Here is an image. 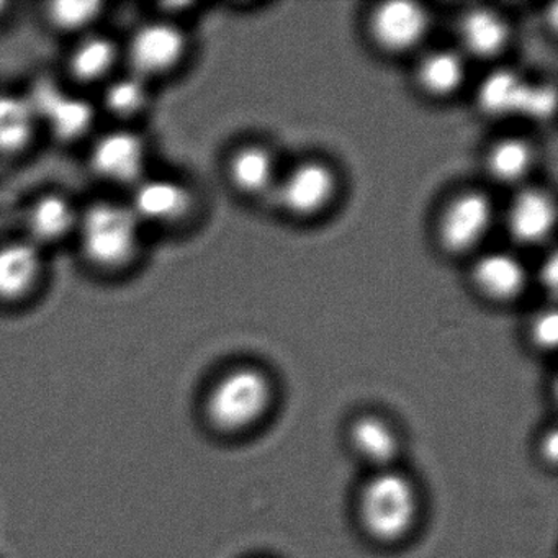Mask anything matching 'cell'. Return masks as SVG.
I'll return each mask as SVG.
<instances>
[{"label": "cell", "instance_id": "obj_9", "mask_svg": "<svg viewBox=\"0 0 558 558\" xmlns=\"http://www.w3.org/2000/svg\"><path fill=\"white\" fill-rule=\"evenodd\" d=\"M429 28V12L411 0L384 2L372 12L368 24L375 44L393 54L414 50L426 38Z\"/></svg>", "mask_w": 558, "mask_h": 558}, {"label": "cell", "instance_id": "obj_15", "mask_svg": "<svg viewBox=\"0 0 558 558\" xmlns=\"http://www.w3.org/2000/svg\"><path fill=\"white\" fill-rule=\"evenodd\" d=\"M473 282L480 292L496 302L518 299L527 283L524 264L511 253L495 251L476 260L472 272Z\"/></svg>", "mask_w": 558, "mask_h": 558}, {"label": "cell", "instance_id": "obj_14", "mask_svg": "<svg viewBox=\"0 0 558 558\" xmlns=\"http://www.w3.org/2000/svg\"><path fill=\"white\" fill-rule=\"evenodd\" d=\"M123 50L113 38L102 34L83 35L68 54L66 71L81 86L106 84L116 76Z\"/></svg>", "mask_w": 558, "mask_h": 558}, {"label": "cell", "instance_id": "obj_10", "mask_svg": "<svg viewBox=\"0 0 558 558\" xmlns=\"http://www.w3.org/2000/svg\"><path fill=\"white\" fill-rule=\"evenodd\" d=\"M277 198L293 217L308 218L322 214L336 195L338 179L325 162H300L282 181L277 182Z\"/></svg>", "mask_w": 558, "mask_h": 558}, {"label": "cell", "instance_id": "obj_22", "mask_svg": "<svg viewBox=\"0 0 558 558\" xmlns=\"http://www.w3.org/2000/svg\"><path fill=\"white\" fill-rule=\"evenodd\" d=\"M534 148L521 138L495 143L486 156L489 175L501 184H519L534 168Z\"/></svg>", "mask_w": 558, "mask_h": 558}, {"label": "cell", "instance_id": "obj_2", "mask_svg": "<svg viewBox=\"0 0 558 558\" xmlns=\"http://www.w3.org/2000/svg\"><path fill=\"white\" fill-rule=\"evenodd\" d=\"M272 388L263 372L241 367L228 372L211 388L207 398V416L217 429L236 433L246 429L266 413Z\"/></svg>", "mask_w": 558, "mask_h": 558}, {"label": "cell", "instance_id": "obj_4", "mask_svg": "<svg viewBox=\"0 0 558 558\" xmlns=\"http://www.w3.org/2000/svg\"><path fill=\"white\" fill-rule=\"evenodd\" d=\"M189 50L185 32L174 22L153 21L140 25L123 48V60L130 73L153 83L172 73L184 61Z\"/></svg>", "mask_w": 558, "mask_h": 558}, {"label": "cell", "instance_id": "obj_18", "mask_svg": "<svg viewBox=\"0 0 558 558\" xmlns=\"http://www.w3.org/2000/svg\"><path fill=\"white\" fill-rule=\"evenodd\" d=\"M228 171L234 187L246 195H263L277 185L276 159L263 146L238 149Z\"/></svg>", "mask_w": 558, "mask_h": 558}, {"label": "cell", "instance_id": "obj_12", "mask_svg": "<svg viewBox=\"0 0 558 558\" xmlns=\"http://www.w3.org/2000/svg\"><path fill=\"white\" fill-rule=\"evenodd\" d=\"M80 215V208L68 195L60 192L38 195L25 210L24 238L45 251L76 234Z\"/></svg>", "mask_w": 558, "mask_h": 558}, {"label": "cell", "instance_id": "obj_13", "mask_svg": "<svg viewBox=\"0 0 558 558\" xmlns=\"http://www.w3.org/2000/svg\"><path fill=\"white\" fill-rule=\"evenodd\" d=\"M557 208L554 198L541 189H524L512 197L506 210V228L512 240L537 244L547 240L555 228Z\"/></svg>", "mask_w": 558, "mask_h": 558}, {"label": "cell", "instance_id": "obj_20", "mask_svg": "<svg viewBox=\"0 0 558 558\" xmlns=\"http://www.w3.org/2000/svg\"><path fill=\"white\" fill-rule=\"evenodd\" d=\"M465 76V61L453 50L430 51L417 68V83L434 97L452 96Z\"/></svg>", "mask_w": 558, "mask_h": 558}, {"label": "cell", "instance_id": "obj_26", "mask_svg": "<svg viewBox=\"0 0 558 558\" xmlns=\"http://www.w3.org/2000/svg\"><path fill=\"white\" fill-rule=\"evenodd\" d=\"M531 338L537 348L554 349L558 339V316L555 310H544L532 319Z\"/></svg>", "mask_w": 558, "mask_h": 558}, {"label": "cell", "instance_id": "obj_23", "mask_svg": "<svg viewBox=\"0 0 558 558\" xmlns=\"http://www.w3.org/2000/svg\"><path fill=\"white\" fill-rule=\"evenodd\" d=\"M351 442L362 459L384 469L398 450L393 429L380 417L375 416H362L352 424Z\"/></svg>", "mask_w": 558, "mask_h": 558}, {"label": "cell", "instance_id": "obj_1", "mask_svg": "<svg viewBox=\"0 0 558 558\" xmlns=\"http://www.w3.org/2000/svg\"><path fill=\"white\" fill-rule=\"evenodd\" d=\"M143 228L129 204L100 201L81 210L74 236L89 266L117 272L138 259Z\"/></svg>", "mask_w": 558, "mask_h": 558}, {"label": "cell", "instance_id": "obj_19", "mask_svg": "<svg viewBox=\"0 0 558 558\" xmlns=\"http://www.w3.org/2000/svg\"><path fill=\"white\" fill-rule=\"evenodd\" d=\"M151 83L133 73L116 74L104 84L102 106L113 119L130 122L145 116L151 106Z\"/></svg>", "mask_w": 558, "mask_h": 558}, {"label": "cell", "instance_id": "obj_21", "mask_svg": "<svg viewBox=\"0 0 558 558\" xmlns=\"http://www.w3.org/2000/svg\"><path fill=\"white\" fill-rule=\"evenodd\" d=\"M527 83L508 70L488 74L478 87V107L493 117L511 116L521 112Z\"/></svg>", "mask_w": 558, "mask_h": 558}, {"label": "cell", "instance_id": "obj_28", "mask_svg": "<svg viewBox=\"0 0 558 558\" xmlns=\"http://www.w3.org/2000/svg\"><path fill=\"white\" fill-rule=\"evenodd\" d=\"M557 433L551 430L544 444V446H547L545 447V459L550 460V462H555V460H557Z\"/></svg>", "mask_w": 558, "mask_h": 558}, {"label": "cell", "instance_id": "obj_17", "mask_svg": "<svg viewBox=\"0 0 558 558\" xmlns=\"http://www.w3.org/2000/svg\"><path fill=\"white\" fill-rule=\"evenodd\" d=\"M463 48L476 58H493L505 50L509 41V25L492 9H473L460 21Z\"/></svg>", "mask_w": 558, "mask_h": 558}, {"label": "cell", "instance_id": "obj_6", "mask_svg": "<svg viewBox=\"0 0 558 558\" xmlns=\"http://www.w3.org/2000/svg\"><path fill=\"white\" fill-rule=\"evenodd\" d=\"M40 125L61 143L84 138L96 123V107L84 97L61 89L53 80H38L27 93Z\"/></svg>", "mask_w": 558, "mask_h": 558}, {"label": "cell", "instance_id": "obj_5", "mask_svg": "<svg viewBox=\"0 0 558 558\" xmlns=\"http://www.w3.org/2000/svg\"><path fill=\"white\" fill-rule=\"evenodd\" d=\"M148 143L135 130L117 129L97 136L90 146L94 174L112 185L135 187L148 168Z\"/></svg>", "mask_w": 558, "mask_h": 558}, {"label": "cell", "instance_id": "obj_11", "mask_svg": "<svg viewBox=\"0 0 558 558\" xmlns=\"http://www.w3.org/2000/svg\"><path fill=\"white\" fill-rule=\"evenodd\" d=\"M45 251L31 241L0 244V303L14 305L27 300L41 283Z\"/></svg>", "mask_w": 558, "mask_h": 558}, {"label": "cell", "instance_id": "obj_27", "mask_svg": "<svg viewBox=\"0 0 558 558\" xmlns=\"http://www.w3.org/2000/svg\"><path fill=\"white\" fill-rule=\"evenodd\" d=\"M557 276H558V263L557 256L554 253L544 260L541 269H538V280H541L542 287L548 292H555L557 289Z\"/></svg>", "mask_w": 558, "mask_h": 558}, {"label": "cell", "instance_id": "obj_7", "mask_svg": "<svg viewBox=\"0 0 558 558\" xmlns=\"http://www.w3.org/2000/svg\"><path fill=\"white\" fill-rule=\"evenodd\" d=\"M495 221V207L488 195L478 191L457 195L439 221V240L450 254H465L482 244Z\"/></svg>", "mask_w": 558, "mask_h": 558}, {"label": "cell", "instance_id": "obj_29", "mask_svg": "<svg viewBox=\"0 0 558 558\" xmlns=\"http://www.w3.org/2000/svg\"><path fill=\"white\" fill-rule=\"evenodd\" d=\"M9 8H11V5L5 4V2H0V19L5 17V12H8Z\"/></svg>", "mask_w": 558, "mask_h": 558}, {"label": "cell", "instance_id": "obj_8", "mask_svg": "<svg viewBox=\"0 0 558 558\" xmlns=\"http://www.w3.org/2000/svg\"><path fill=\"white\" fill-rule=\"evenodd\" d=\"M130 191L132 197L126 204L143 227H175L194 210V194L178 179L146 175Z\"/></svg>", "mask_w": 558, "mask_h": 558}, {"label": "cell", "instance_id": "obj_16", "mask_svg": "<svg viewBox=\"0 0 558 558\" xmlns=\"http://www.w3.org/2000/svg\"><path fill=\"white\" fill-rule=\"evenodd\" d=\"M38 129L40 120L27 94L0 93V156L22 155Z\"/></svg>", "mask_w": 558, "mask_h": 558}, {"label": "cell", "instance_id": "obj_25", "mask_svg": "<svg viewBox=\"0 0 558 558\" xmlns=\"http://www.w3.org/2000/svg\"><path fill=\"white\" fill-rule=\"evenodd\" d=\"M554 107L555 93L551 87L527 84L519 113L535 120H547L554 112Z\"/></svg>", "mask_w": 558, "mask_h": 558}, {"label": "cell", "instance_id": "obj_3", "mask_svg": "<svg viewBox=\"0 0 558 558\" xmlns=\"http://www.w3.org/2000/svg\"><path fill=\"white\" fill-rule=\"evenodd\" d=\"M416 493L407 476L381 470L372 476L361 496V518L368 534L378 541L403 537L416 518Z\"/></svg>", "mask_w": 558, "mask_h": 558}, {"label": "cell", "instance_id": "obj_24", "mask_svg": "<svg viewBox=\"0 0 558 558\" xmlns=\"http://www.w3.org/2000/svg\"><path fill=\"white\" fill-rule=\"evenodd\" d=\"M104 9L96 0H57L45 5V17L54 31L83 37L102 19Z\"/></svg>", "mask_w": 558, "mask_h": 558}]
</instances>
